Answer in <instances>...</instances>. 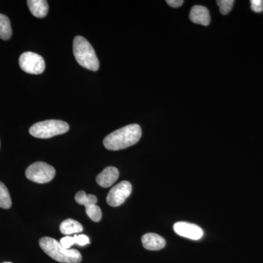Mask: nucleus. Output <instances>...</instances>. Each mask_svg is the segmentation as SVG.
Returning a JSON list of instances; mask_svg holds the SVG:
<instances>
[{"label": "nucleus", "instance_id": "nucleus-1", "mask_svg": "<svg viewBox=\"0 0 263 263\" xmlns=\"http://www.w3.org/2000/svg\"><path fill=\"white\" fill-rule=\"evenodd\" d=\"M141 128L138 124H129L105 137L103 140V145L108 150L124 149L136 144L141 139Z\"/></svg>", "mask_w": 263, "mask_h": 263}, {"label": "nucleus", "instance_id": "nucleus-2", "mask_svg": "<svg viewBox=\"0 0 263 263\" xmlns=\"http://www.w3.org/2000/svg\"><path fill=\"white\" fill-rule=\"evenodd\" d=\"M39 245L45 253L57 262L80 263L82 260V256L79 251L64 248L60 242L54 238L43 237L40 240Z\"/></svg>", "mask_w": 263, "mask_h": 263}, {"label": "nucleus", "instance_id": "nucleus-3", "mask_svg": "<svg viewBox=\"0 0 263 263\" xmlns=\"http://www.w3.org/2000/svg\"><path fill=\"white\" fill-rule=\"evenodd\" d=\"M73 53L78 63L91 71H98L100 63L94 48L89 41L81 36L74 38Z\"/></svg>", "mask_w": 263, "mask_h": 263}, {"label": "nucleus", "instance_id": "nucleus-4", "mask_svg": "<svg viewBox=\"0 0 263 263\" xmlns=\"http://www.w3.org/2000/svg\"><path fill=\"white\" fill-rule=\"evenodd\" d=\"M69 129L70 127L67 122L52 119L36 123L29 129V133L34 138L46 139L65 134Z\"/></svg>", "mask_w": 263, "mask_h": 263}, {"label": "nucleus", "instance_id": "nucleus-5", "mask_svg": "<svg viewBox=\"0 0 263 263\" xmlns=\"http://www.w3.org/2000/svg\"><path fill=\"white\" fill-rule=\"evenodd\" d=\"M56 171L51 165L43 162H34L26 170V177L33 182L46 183L54 178Z\"/></svg>", "mask_w": 263, "mask_h": 263}, {"label": "nucleus", "instance_id": "nucleus-6", "mask_svg": "<svg viewBox=\"0 0 263 263\" xmlns=\"http://www.w3.org/2000/svg\"><path fill=\"white\" fill-rule=\"evenodd\" d=\"M19 66L24 72L33 75H39L46 68L44 59L34 52H24L19 58Z\"/></svg>", "mask_w": 263, "mask_h": 263}, {"label": "nucleus", "instance_id": "nucleus-7", "mask_svg": "<svg viewBox=\"0 0 263 263\" xmlns=\"http://www.w3.org/2000/svg\"><path fill=\"white\" fill-rule=\"evenodd\" d=\"M131 193V183L127 181H122L110 190L107 196V202L110 206H119L127 200Z\"/></svg>", "mask_w": 263, "mask_h": 263}, {"label": "nucleus", "instance_id": "nucleus-8", "mask_svg": "<svg viewBox=\"0 0 263 263\" xmlns=\"http://www.w3.org/2000/svg\"><path fill=\"white\" fill-rule=\"evenodd\" d=\"M174 230L176 234L183 238L192 240H200L203 236V230L201 228L186 221H179L174 224Z\"/></svg>", "mask_w": 263, "mask_h": 263}, {"label": "nucleus", "instance_id": "nucleus-9", "mask_svg": "<svg viewBox=\"0 0 263 263\" xmlns=\"http://www.w3.org/2000/svg\"><path fill=\"white\" fill-rule=\"evenodd\" d=\"M119 176V170L115 167H108L97 176V183L104 188L109 187L117 181Z\"/></svg>", "mask_w": 263, "mask_h": 263}, {"label": "nucleus", "instance_id": "nucleus-10", "mask_svg": "<svg viewBox=\"0 0 263 263\" xmlns=\"http://www.w3.org/2000/svg\"><path fill=\"white\" fill-rule=\"evenodd\" d=\"M190 19L193 23L208 26L211 22L210 13L205 7L195 5L190 10Z\"/></svg>", "mask_w": 263, "mask_h": 263}, {"label": "nucleus", "instance_id": "nucleus-11", "mask_svg": "<svg viewBox=\"0 0 263 263\" xmlns=\"http://www.w3.org/2000/svg\"><path fill=\"white\" fill-rule=\"evenodd\" d=\"M143 247L147 250L158 251L163 249L166 245L165 240L156 233H146L141 238Z\"/></svg>", "mask_w": 263, "mask_h": 263}, {"label": "nucleus", "instance_id": "nucleus-12", "mask_svg": "<svg viewBox=\"0 0 263 263\" xmlns=\"http://www.w3.org/2000/svg\"><path fill=\"white\" fill-rule=\"evenodd\" d=\"M29 9L32 14L37 18H42L48 14V5L45 0H28Z\"/></svg>", "mask_w": 263, "mask_h": 263}, {"label": "nucleus", "instance_id": "nucleus-13", "mask_svg": "<svg viewBox=\"0 0 263 263\" xmlns=\"http://www.w3.org/2000/svg\"><path fill=\"white\" fill-rule=\"evenodd\" d=\"M83 229L84 228L80 222L72 219H67L62 221L60 226V232L65 235L81 233Z\"/></svg>", "mask_w": 263, "mask_h": 263}, {"label": "nucleus", "instance_id": "nucleus-14", "mask_svg": "<svg viewBox=\"0 0 263 263\" xmlns=\"http://www.w3.org/2000/svg\"><path fill=\"white\" fill-rule=\"evenodd\" d=\"M12 36L10 19L5 15L0 13V38L8 41Z\"/></svg>", "mask_w": 263, "mask_h": 263}, {"label": "nucleus", "instance_id": "nucleus-15", "mask_svg": "<svg viewBox=\"0 0 263 263\" xmlns=\"http://www.w3.org/2000/svg\"><path fill=\"white\" fill-rule=\"evenodd\" d=\"M76 201L85 207L95 205L98 202V198L95 195H87L84 191L79 192L75 196Z\"/></svg>", "mask_w": 263, "mask_h": 263}, {"label": "nucleus", "instance_id": "nucleus-16", "mask_svg": "<svg viewBox=\"0 0 263 263\" xmlns=\"http://www.w3.org/2000/svg\"><path fill=\"white\" fill-rule=\"evenodd\" d=\"M11 205L12 201L9 191L4 183L0 181V208L8 209Z\"/></svg>", "mask_w": 263, "mask_h": 263}, {"label": "nucleus", "instance_id": "nucleus-17", "mask_svg": "<svg viewBox=\"0 0 263 263\" xmlns=\"http://www.w3.org/2000/svg\"><path fill=\"white\" fill-rule=\"evenodd\" d=\"M86 213L91 220L98 222L102 219V211L100 208L95 205H89L86 207Z\"/></svg>", "mask_w": 263, "mask_h": 263}, {"label": "nucleus", "instance_id": "nucleus-18", "mask_svg": "<svg viewBox=\"0 0 263 263\" xmlns=\"http://www.w3.org/2000/svg\"><path fill=\"white\" fill-rule=\"evenodd\" d=\"M218 6L219 7V11L222 15H227L231 11L234 5L233 0H218L216 1Z\"/></svg>", "mask_w": 263, "mask_h": 263}, {"label": "nucleus", "instance_id": "nucleus-19", "mask_svg": "<svg viewBox=\"0 0 263 263\" xmlns=\"http://www.w3.org/2000/svg\"><path fill=\"white\" fill-rule=\"evenodd\" d=\"M60 243H61L64 248L69 249H70L72 245H75L76 242L74 237L67 235V236L64 237V238L60 240Z\"/></svg>", "mask_w": 263, "mask_h": 263}, {"label": "nucleus", "instance_id": "nucleus-20", "mask_svg": "<svg viewBox=\"0 0 263 263\" xmlns=\"http://www.w3.org/2000/svg\"><path fill=\"white\" fill-rule=\"evenodd\" d=\"M251 8L255 13H262L263 11V1L262 0H252Z\"/></svg>", "mask_w": 263, "mask_h": 263}, {"label": "nucleus", "instance_id": "nucleus-21", "mask_svg": "<svg viewBox=\"0 0 263 263\" xmlns=\"http://www.w3.org/2000/svg\"><path fill=\"white\" fill-rule=\"evenodd\" d=\"M73 237L76 245L82 246L83 247V246L87 245L89 243V238L86 235H75V236Z\"/></svg>", "mask_w": 263, "mask_h": 263}, {"label": "nucleus", "instance_id": "nucleus-22", "mask_svg": "<svg viewBox=\"0 0 263 263\" xmlns=\"http://www.w3.org/2000/svg\"><path fill=\"white\" fill-rule=\"evenodd\" d=\"M166 3H167V5L171 6V8H178L183 5V0H167Z\"/></svg>", "mask_w": 263, "mask_h": 263}, {"label": "nucleus", "instance_id": "nucleus-23", "mask_svg": "<svg viewBox=\"0 0 263 263\" xmlns=\"http://www.w3.org/2000/svg\"><path fill=\"white\" fill-rule=\"evenodd\" d=\"M3 263H12V262H3Z\"/></svg>", "mask_w": 263, "mask_h": 263}]
</instances>
